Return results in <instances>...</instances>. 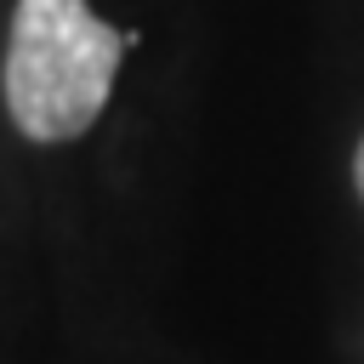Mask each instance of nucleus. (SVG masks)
<instances>
[{
  "label": "nucleus",
  "instance_id": "1",
  "mask_svg": "<svg viewBox=\"0 0 364 364\" xmlns=\"http://www.w3.org/2000/svg\"><path fill=\"white\" fill-rule=\"evenodd\" d=\"M125 34L108 28L85 0H17L6 51L11 125L28 142H74L97 125Z\"/></svg>",
  "mask_w": 364,
  "mask_h": 364
},
{
  "label": "nucleus",
  "instance_id": "2",
  "mask_svg": "<svg viewBox=\"0 0 364 364\" xmlns=\"http://www.w3.org/2000/svg\"><path fill=\"white\" fill-rule=\"evenodd\" d=\"M353 182H358V199H364V142H358V154H353Z\"/></svg>",
  "mask_w": 364,
  "mask_h": 364
}]
</instances>
